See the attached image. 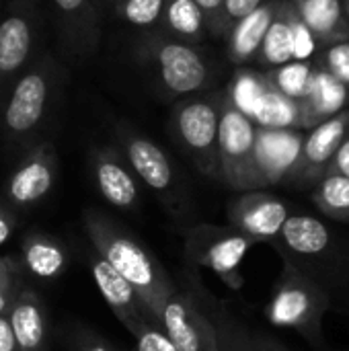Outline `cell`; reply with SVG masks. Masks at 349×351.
I'll return each instance as SVG.
<instances>
[{
	"instance_id": "cell-45",
	"label": "cell",
	"mask_w": 349,
	"mask_h": 351,
	"mask_svg": "<svg viewBox=\"0 0 349 351\" xmlns=\"http://www.w3.org/2000/svg\"><path fill=\"white\" fill-rule=\"evenodd\" d=\"M0 8H2V0H0Z\"/></svg>"
},
{
	"instance_id": "cell-30",
	"label": "cell",
	"mask_w": 349,
	"mask_h": 351,
	"mask_svg": "<svg viewBox=\"0 0 349 351\" xmlns=\"http://www.w3.org/2000/svg\"><path fill=\"white\" fill-rule=\"evenodd\" d=\"M165 0H109L115 16L132 27L154 31L163 12Z\"/></svg>"
},
{
	"instance_id": "cell-11",
	"label": "cell",
	"mask_w": 349,
	"mask_h": 351,
	"mask_svg": "<svg viewBox=\"0 0 349 351\" xmlns=\"http://www.w3.org/2000/svg\"><path fill=\"white\" fill-rule=\"evenodd\" d=\"M290 206L267 191H241L226 208L228 226L251 237L255 243H274L290 216Z\"/></svg>"
},
{
	"instance_id": "cell-8",
	"label": "cell",
	"mask_w": 349,
	"mask_h": 351,
	"mask_svg": "<svg viewBox=\"0 0 349 351\" xmlns=\"http://www.w3.org/2000/svg\"><path fill=\"white\" fill-rule=\"evenodd\" d=\"M257 243L232 226L200 224L187 232V255L193 263L208 267L230 290H241L245 280L241 265Z\"/></svg>"
},
{
	"instance_id": "cell-43",
	"label": "cell",
	"mask_w": 349,
	"mask_h": 351,
	"mask_svg": "<svg viewBox=\"0 0 349 351\" xmlns=\"http://www.w3.org/2000/svg\"><path fill=\"white\" fill-rule=\"evenodd\" d=\"M341 288H349V259H348V269H346V278H344V286Z\"/></svg>"
},
{
	"instance_id": "cell-24",
	"label": "cell",
	"mask_w": 349,
	"mask_h": 351,
	"mask_svg": "<svg viewBox=\"0 0 349 351\" xmlns=\"http://www.w3.org/2000/svg\"><path fill=\"white\" fill-rule=\"evenodd\" d=\"M154 31L191 45H200L210 35L206 16L195 0H165Z\"/></svg>"
},
{
	"instance_id": "cell-27",
	"label": "cell",
	"mask_w": 349,
	"mask_h": 351,
	"mask_svg": "<svg viewBox=\"0 0 349 351\" xmlns=\"http://www.w3.org/2000/svg\"><path fill=\"white\" fill-rule=\"evenodd\" d=\"M267 84V82H265ZM255 125L276 128V130H300V111L298 101L278 93L272 86H265L263 97L253 115ZM302 132V130H300Z\"/></svg>"
},
{
	"instance_id": "cell-12",
	"label": "cell",
	"mask_w": 349,
	"mask_h": 351,
	"mask_svg": "<svg viewBox=\"0 0 349 351\" xmlns=\"http://www.w3.org/2000/svg\"><path fill=\"white\" fill-rule=\"evenodd\" d=\"M158 325L177 351H218V335L212 317L187 296L175 292L158 315Z\"/></svg>"
},
{
	"instance_id": "cell-1",
	"label": "cell",
	"mask_w": 349,
	"mask_h": 351,
	"mask_svg": "<svg viewBox=\"0 0 349 351\" xmlns=\"http://www.w3.org/2000/svg\"><path fill=\"white\" fill-rule=\"evenodd\" d=\"M84 230L93 249L136 290L142 304L158 323V315L167 300L177 292L173 280L156 257L146 251L132 234L119 228L111 218L97 210L84 212Z\"/></svg>"
},
{
	"instance_id": "cell-42",
	"label": "cell",
	"mask_w": 349,
	"mask_h": 351,
	"mask_svg": "<svg viewBox=\"0 0 349 351\" xmlns=\"http://www.w3.org/2000/svg\"><path fill=\"white\" fill-rule=\"evenodd\" d=\"M341 6H344V12H346V19L349 23V0H341Z\"/></svg>"
},
{
	"instance_id": "cell-10",
	"label": "cell",
	"mask_w": 349,
	"mask_h": 351,
	"mask_svg": "<svg viewBox=\"0 0 349 351\" xmlns=\"http://www.w3.org/2000/svg\"><path fill=\"white\" fill-rule=\"evenodd\" d=\"M348 125L349 107H346L333 117L311 128L309 134L302 138L298 158L284 183L298 189H311L329 171L331 160L348 132Z\"/></svg>"
},
{
	"instance_id": "cell-25",
	"label": "cell",
	"mask_w": 349,
	"mask_h": 351,
	"mask_svg": "<svg viewBox=\"0 0 349 351\" xmlns=\"http://www.w3.org/2000/svg\"><path fill=\"white\" fill-rule=\"evenodd\" d=\"M23 263L33 278L53 280L62 276L68 259L62 245L47 234H27L23 241Z\"/></svg>"
},
{
	"instance_id": "cell-41",
	"label": "cell",
	"mask_w": 349,
	"mask_h": 351,
	"mask_svg": "<svg viewBox=\"0 0 349 351\" xmlns=\"http://www.w3.org/2000/svg\"><path fill=\"white\" fill-rule=\"evenodd\" d=\"M82 351H113L111 348H107L105 343H101V341H86L84 346H82Z\"/></svg>"
},
{
	"instance_id": "cell-20",
	"label": "cell",
	"mask_w": 349,
	"mask_h": 351,
	"mask_svg": "<svg viewBox=\"0 0 349 351\" xmlns=\"http://www.w3.org/2000/svg\"><path fill=\"white\" fill-rule=\"evenodd\" d=\"M300 23L302 21L296 14L292 2L278 0L276 14L265 31V37L261 41L255 62L269 70V68L296 60V31Z\"/></svg>"
},
{
	"instance_id": "cell-21",
	"label": "cell",
	"mask_w": 349,
	"mask_h": 351,
	"mask_svg": "<svg viewBox=\"0 0 349 351\" xmlns=\"http://www.w3.org/2000/svg\"><path fill=\"white\" fill-rule=\"evenodd\" d=\"M276 8H278V0H267L228 29V33L224 35L226 56L234 66H245L255 62L265 31L276 14Z\"/></svg>"
},
{
	"instance_id": "cell-33",
	"label": "cell",
	"mask_w": 349,
	"mask_h": 351,
	"mask_svg": "<svg viewBox=\"0 0 349 351\" xmlns=\"http://www.w3.org/2000/svg\"><path fill=\"white\" fill-rule=\"evenodd\" d=\"M132 335L136 337L138 351H177L163 327L150 319L142 321Z\"/></svg>"
},
{
	"instance_id": "cell-7",
	"label": "cell",
	"mask_w": 349,
	"mask_h": 351,
	"mask_svg": "<svg viewBox=\"0 0 349 351\" xmlns=\"http://www.w3.org/2000/svg\"><path fill=\"white\" fill-rule=\"evenodd\" d=\"M255 121L237 109L226 97V90H222L218 121V167L220 181L234 191L261 189L255 165Z\"/></svg>"
},
{
	"instance_id": "cell-22",
	"label": "cell",
	"mask_w": 349,
	"mask_h": 351,
	"mask_svg": "<svg viewBox=\"0 0 349 351\" xmlns=\"http://www.w3.org/2000/svg\"><path fill=\"white\" fill-rule=\"evenodd\" d=\"M317 45L349 39V23L341 0H290Z\"/></svg>"
},
{
	"instance_id": "cell-32",
	"label": "cell",
	"mask_w": 349,
	"mask_h": 351,
	"mask_svg": "<svg viewBox=\"0 0 349 351\" xmlns=\"http://www.w3.org/2000/svg\"><path fill=\"white\" fill-rule=\"evenodd\" d=\"M313 64L329 72L349 90V39L319 45V49L315 51Z\"/></svg>"
},
{
	"instance_id": "cell-28",
	"label": "cell",
	"mask_w": 349,
	"mask_h": 351,
	"mask_svg": "<svg viewBox=\"0 0 349 351\" xmlns=\"http://www.w3.org/2000/svg\"><path fill=\"white\" fill-rule=\"evenodd\" d=\"M313 70H315L313 60H292L282 66L269 68L267 72H263V78L267 86L276 88L278 93L294 101H300L309 90Z\"/></svg>"
},
{
	"instance_id": "cell-44",
	"label": "cell",
	"mask_w": 349,
	"mask_h": 351,
	"mask_svg": "<svg viewBox=\"0 0 349 351\" xmlns=\"http://www.w3.org/2000/svg\"><path fill=\"white\" fill-rule=\"evenodd\" d=\"M101 2H109V0H101Z\"/></svg>"
},
{
	"instance_id": "cell-4",
	"label": "cell",
	"mask_w": 349,
	"mask_h": 351,
	"mask_svg": "<svg viewBox=\"0 0 349 351\" xmlns=\"http://www.w3.org/2000/svg\"><path fill=\"white\" fill-rule=\"evenodd\" d=\"M331 298L333 294L282 261V274L274 284L265 317L274 327L296 331L315 351H331L323 329Z\"/></svg>"
},
{
	"instance_id": "cell-18",
	"label": "cell",
	"mask_w": 349,
	"mask_h": 351,
	"mask_svg": "<svg viewBox=\"0 0 349 351\" xmlns=\"http://www.w3.org/2000/svg\"><path fill=\"white\" fill-rule=\"evenodd\" d=\"M315 66V64H313ZM349 107V90L323 68L313 70V78L306 95L298 101L300 111V130L309 132L321 121L333 117L341 109Z\"/></svg>"
},
{
	"instance_id": "cell-19",
	"label": "cell",
	"mask_w": 349,
	"mask_h": 351,
	"mask_svg": "<svg viewBox=\"0 0 349 351\" xmlns=\"http://www.w3.org/2000/svg\"><path fill=\"white\" fill-rule=\"evenodd\" d=\"M64 37L78 53L95 51L101 37V0H51Z\"/></svg>"
},
{
	"instance_id": "cell-34",
	"label": "cell",
	"mask_w": 349,
	"mask_h": 351,
	"mask_svg": "<svg viewBox=\"0 0 349 351\" xmlns=\"http://www.w3.org/2000/svg\"><path fill=\"white\" fill-rule=\"evenodd\" d=\"M16 292H19V267L14 259L0 257V315H6Z\"/></svg>"
},
{
	"instance_id": "cell-39",
	"label": "cell",
	"mask_w": 349,
	"mask_h": 351,
	"mask_svg": "<svg viewBox=\"0 0 349 351\" xmlns=\"http://www.w3.org/2000/svg\"><path fill=\"white\" fill-rule=\"evenodd\" d=\"M253 343L255 351H290L284 343H280L276 337L267 333H253Z\"/></svg>"
},
{
	"instance_id": "cell-14",
	"label": "cell",
	"mask_w": 349,
	"mask_h": 351,
	"mask_svg": "<svg viewBox=\"0 0 349 351\" xmlns=\"http://www.w3.org/2000/svg\"><path fill=\"white\" fill-rule=\"evenodd\" d=\"M58 175V154L51 142L35 144L8 177L6 195L16 208H31L53 187Z\"/></svg>"
},
{
	"instance_id": "cell-35",
	"label": "cell",
	"mask_w": 349,
	"mask_h": 351,
	"mask_svg": "<svg viewBox=\"0 0 349 351\" xmlns=\"http://www.w3.org/2000/svg\"><path fill=\"white\" fill-rule=\"evenodd\" d=\"M263 2H267V0H224L222 2V19H220V37H224L237 21H241L243 16L253 12Z\"/></svg>"
},
{
	"instance_id": "cell-2",
	"label": "cell",
	"mask_w": 349,
	"mask_h": 351,
	"mask_svg": "<svg viewBox=\"0 0 349 351\" xmlns=\"http://www.w3.org/2000/svg\"><path fill=\"white\" fill-rule=\"evenodd\" d=\"M282 261L317 282L329 294L344 286L349 255L333 230L311 214H290L272 243Z\"/></svg>"
},
{
	"instance_id": "cell-38",
	"label": "cell",
	"mask_w": 349,
	"mask_h": 351,
	"mask_svg": "<svg viewBox=\"0 0 349 351\" xmlns=\"http://www.w3.org/2000/svg\"><path fill=\"white\" fill-rule=\"evenodd\" d=\"M12 232H14V216L6 206L0 204V247L8 243Z\"/></svg>"
},
{
	"instance_id": "cell-31",
	"label": "cell",
	"mask_w": 349,
	"mask_h": 351,
	"mask_svg": "<svg viewBox=\"0 0 349 351\" xmlns=\"http://www.w3.org/2000/svg\"><path fill=\"white\" fill-rule=\"evenodd\" d=\"M218 335V351H255L253 333L247 331L241 321H237L224 306L212 317Z\"/></svg>"
},
{
	"instance_id": "cell-36",
	"label": "cell",
	"mask_w": 349,
	"mask_h": 351,
	"mask_svg": "<svg viewBox=\"0 0 349 351\" xmlns=\"http://www.w3.org/2000/svg\"><path fill=\"white\" fill-rule=\"evenodd\" d=\"M202 8L208 25V33L214 37H220V19H222V2L224 0H195Z\"/></svg>"
},
{
	"instance_id": "cell-16",
	"label": "cell",
	"mask_w": 349,
	"mask_h": 351,
	"mask_svg": "<svg viewBox=\"0 0 349 351\" xmlns=\"http://www.w3.org/2000/svg\"><path fill=\"white\" fill-rule=\"evenodd\" d=\"M300 130L259 128L255 136V165L261 189L267 185L284 183L290 175L302 144Z\"/></svg>"
},
{
	"instance_id": "cell-29",
	"label": "cell",
	"mask_w": 349,
	"mask_h": 351,
	"mask_svg": "<svg viewBox=\"0 0 349 351\" xmlns=\"http://www.w3.org/2000/svg\"><path fill=\"white\" fill-rule=\"evenodd\" d=\"M265 86L267 84H265L263 74L247 70L245 66H239L232 82L224 90H226V97L232 101V105L237 109H241L247 117L253 119V115L257 111V105H259V101L263 97Z\"/></svg>"
},
{
	"instance_id": "cell-6",
	"label": "cell",
	"mask_w": 349,
	"mask_h": 351,
	"mask_svg": "<svg viewBox=\"0 0 349 351\" xmlns=\"http://www.w3.org/2000/svg\"><path fill=\"white\" fill-rule=\"evenodd\" d=\"M218 93H197L175 103L171 113V134L185 150L193 165L210 179H220L218 167V121H220Z\"/></svg>"
},
{
	"instance_id": "cell-23",
	"label": "cell",
	"mask_w": 349,
	"mask_h": 351,
	"mask_svg": "<svg viewBox=\"0 0 349 351\" xmlns=\"http://www.w3.org/2000/svg\"><path fill=\"white\" fill-rule=\"evenodd\" d=\"M6 319L10 323L19 351H43L45 348V317L41 300L33 290H19L12 298Z\"/></svg>"
},
{
	"instance_id": "cell-13",
	"label": "cell",
	"mask_w": 349,
	"mask_h": 351,
	"mask_svg": "<svg viewBox=\"0 0 349 351\" xmlns=\"http://www.w3.org/2000/svg\"><path fill=\"white\" fill-rule=\"evenodd\" d=\"M117 134L121 140V152L128 165L132 167L134 175L160 197H173L177 177L167 152L154 140L146 138L144 134L125 123L119 125Z\"/></svg>"
},
{
	"instance_id": "cell-40",
	"label": "cell",
	"mask_w": 349,
	"mask_h": 351,
	"mask_svg": "<svg viewBox=\"0 0 349 351\" xmlns=\"http://www.w3.org/2000/svg\"><path fill=\"white\" fill-rule=\"evenodd\" d=\"M0 351H19L6 315H0Z\"/></svg>"
},
{
	"instance_id": "cell-37",
	"label": "cell",
	"mask_w": 349,
	"mask_h": 351,
	"mask_svg": "<svg viewBox=\"0 0 349 351\" xmlns=\"http://www.w3.org/2000/svg\"><path fill=\"white\" fill-rule=\"evenodd\" d=\"M329 171H335V173H341V175L349 177V125L339 148H337V152H335V156H333V160H331Z\"/></svg>"
},
{
	"instance_id": "cell-15",
	"label": "cell",
	"mask_w": 349,
	"mask_h": 351,
	"mask_svg": "<svg viewBox=\"0 0 349 351\" xmlns=\"http://www.w3.org/2000/svg\"><path fill=\"white\" fill-rule=\"evenodd\" d=\"M91 169L99 193L117 210H134L140 204L138 179L123 152L113 146L93 148Z\"/></svg>"
},
{
	"instance_id": "cell-9",
	"label": "cell",
	"mask_w": 349,
	"mask_h": 351,
	"mask_svg": "<svg viewBox=\"0 0 349 351\" xmlns=\"http://www.w3.org/2000/svg\"><path fill=\"white\" fill-rule=\"evenodd\" d=\"M39 10L35 0H10L0 16V97L31 64L39 37Z\"/></svg>"
},
{
	"instance_id": "cell-3",
	"label": "cell",
	"mask_w": 349,
	"mask_h": 351,
	"mask_svg": "<svg viewBox=\"0 0 349 351\" xmlns=\"http://www.w3.org/2000/svg\"><path fill=\"white\" fill-rule=\"evenodd\" d=\"M138 56L163 99L197 95L212 84V64L197 45L148 31L138 45Z\"/></svg>"
},
{
	"instance_id": "cell-17",
	"label": "cell",
	"mask_w": 349,
	"mask_h": 351,
	"mask_svg": "<svg viewBox=\"0 0 349 351\" xmlns=\"http://www.w3.org/2000/svg\"><path fill=\"white\" fill-rule=\"evenodd\" d=\"M88 263H91V274H93V280L97 284V290L101 292V296L107 302V306L113 311V315L119 319V323L130 333H134L136 327L142 321H146V319L152 321L150 313L142 304V300L136 294V290L95 249H93V253L88 257Z\"/></svg>"
},
{
	"instance_id": "cell-26",
	"label": "cell",
	"mask_w": 349,
	"mask_h": 351,
	"mask_svg": "<svg viewBox=\"0 0 349 351\" xmlns=\"http://www.w3.org/2000/svg\"><path fill=\"white\" fill-rule=\"evenodd\" d=\"M311 199L323 216L349 224V177L327 171L311 187Z\"/></svg>"
},
{
	"instance_id": "cell-5",
	"label": "cell",
	"mask_w": 349,
	"mask_h": 351,
	"mask_svg": "<svg viewBox=\"0 0 349 351\" xmlns=\"http://www.w3.org/2000/svg\"><path fill=\"white\" fill-rule=\"evenodd\" d=\"M58 88V64L49 53L37 60L19 74L4 95L0 125L8 144L31 140L47 119Z\"/></svg>"
}]
</instances>
